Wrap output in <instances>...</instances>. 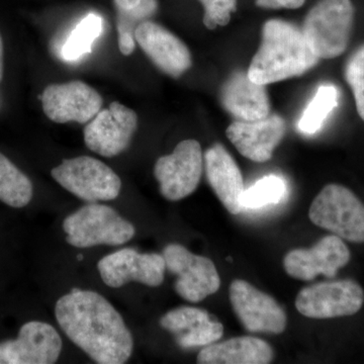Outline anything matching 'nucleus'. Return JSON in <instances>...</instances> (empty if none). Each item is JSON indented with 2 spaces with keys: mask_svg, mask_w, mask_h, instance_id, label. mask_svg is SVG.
I'll return each instance as SVG.
<instances>
[{
  "mask_svg": "<svg viewBox=\"0 0 364 364\" xmlns=\"http://www.w3.org/2000/svg\"><path fill=\"white\" fill-rule=\"evenodd\" d=\"M274 356L272 347L256 337H236L208 345L198 353L200 364H267Z\"/></svg>",
  "mask_w": 364,
  "mask_h": 364,
  "instance_id": "21",
  "label": "nucleus"
},
{
  "mask_svg": "<svg viewBox=\"0 0 364 364\" xmlns=\"http://www.w3.org/2000/svg\"><path fill=\"white\" fill-rule=\"evenodd\" d=\"M286 193V182L282 177L265 176L244 191L242 205L244 208H260L273 205L279 203Z\"/></svg>",
  "mask_w": 364,
  "mask_h": 364,
  "instance_id": "26",
  "label": "nucleus"
},
{
  "mask_svg": "<svg viewBox=\"0 0 364 364\" xmlns=\"http://www.w3.org/2000/svg\"><path fill=\"white\" fill-rule=\"evenodd\" d=\"M309 217L316 226L344 240L364 243V205L343 186H326L313 200Z\"/></svg>",
  "mask_w": 364,
  "mask_h": 364,
  "instance_id": "5",
  "label": "nucleus"
},
{
  "mask_svg": "<svg viewBox=\"0 0 364 364\" xmlns=\"http://www.w3.org/2000/svg\"><path fill=\"white\" fill-rule=\"evenodd\" d=\"M4 41H2L1 35H0V82H1L2 77H4Z\"/></svg>",
  "mask_w": 364,
  "mask_h": 364,
  "instance_id": "30",
  "label": "nucleus"
},
{
  "mask_svg": "<svg viewBox=\"0 0 364 364\" xmlns=\"http://www.w3.org/2000/svg\"><path fill=\"white\" fill-rule=\"evenodd\" d=\"M364 303V291L351 279L320 282L299 291L296 308L311 318L346 317L358 313Z\"/></svg>",
  "mask_w": 364,
  "mask_h": 364,
  "instance_id": "9",
  "label": "nucleus"
},
{
  "mask_svg": "<svg viewBox=\"0 0 364 364\" xmlns=\"http://www.w3.org/2000/svg\"><path fill=\"white\" fill-rule=\"evenodd\" d=\"M62 339L53 326L31 321L21 326L18 338L0 343V364H52L62 351Z\"/></svg>",
  "mask_w": 364,
  "mask_h": 364,
  "instance_id": "14",
  "label": "nucleus"
},
{
  "mask_svg": "<svg viewBox=\"0 0 364 364\" xmlns=\"http://www.w3.org/2000/svg\"><path fill=\"white\" fill-rule=\"evenodd\" d=\"M345 79L353 93L359 117L364 122V44L349 57L345 66Z\"/></svg>",
  "mask_w": 364,
  "mask_h": 364,
  "instance_id": "27",
  "label": "nucleus"
},
{
  "mask_svg": "<svg viewBox=\"0 0 364 364\" xmlns=\"http://www.w3.org/2000/svg\"><path fill=\"white\" fill-rule=\"evenodd\" d=\"M305 2L306 0H256V6L268 9H296Z\"/></svg>",
  "mask_w": 364,
  "mask_h": 364,
  "instance_id": "29",
  "label": "nucleus"
},
{
  "mask_svg": "<svg viewBox=\"0 0 364 364\" xmlns=\"http://www.w3.org/2000/svg\"><path fill=\"white\" fill-rule=\"evenodd\" d=\"M77 259H78V260H82V259H83V256H82V255H81V254H80V255H78V256H77Z\"/></svg>",
  "mask_w": 364,
  "mask_h": 364,
  "instance_id": "31",
  "label": "nucleus"
},
{
  "mask_svg": "<svg viewBox=\"0 0 364 364\" xmlns=\"http://www.w3.org/2000/svg\"><path fill=\"white\" fill-rule=\"evenodd\" d=\"M160 325L176 335V343L184 349L215 343L224 334V326L217 318L195 306L169 311L160 318Z\"/></svg>",
  "mask_w": 364,
  "mask_h": 364,
  "instance_id": "18",
  "label": "nucleus"
},
{
  "mask_svg": "<svg viewBox=\"0 0 364 364\" xmlns=\"http://www.w3.org/2000/svg\"><path fill=\"white\" fill-rule=\"evenodd\" d=\"M97 268L102 282L114 289L131 282L156 287L163 284L166 264L161 254L124 248L100 259Z\"/></svg>",
  "mask_w": 364,
  "mask_h": 364,
  "instance_id": "12",
  "label": "nucleus"
},
{
  "mask_svg": "<svg viewBox=\"0 0 364 364\" xmlns=\"http://www.w3.org/2000/svg\"><path fill=\"white\" fill-rule=\"evenodd\" d=\"M205 9L203 25L208 30L225 26L231 21V14L236 11L237 0H200Z\"/></svg>",
  "mask_w": 364,
  "mask_h": 364,
  "instance_id": "28",
  "label": "nucleus"
},
{
  "mask_svg": "<svg viewBox=\"0 0 364 364\" xmlns=\"http://www.w3.org/2000/svg\"><path fill=\"white\" fill-rule=\"evenodd\" d=\"M162 255L166 269L177 277L174 289L182 299L200 303L219 291L221 279L210 258L191 253L181 244H169Z\"/></svg>",
  "mask_w": 364,
  "mask_h": 364,
  "instance_id": "7",
  "label": "nucleus"
},
{
  "mask_svg": "<svg viewBox=\"0 0 364 364\" xmlns=\"http://www.w3.org/2000/svg\"><path fill=\"white\" fill-rule=\"evenodd\" d=\"M102 32V20L95 14H88L72 30L62 47V57L67 61H75L91 52L95 41Z\"/></svg>",
  "mask_w": 364,
  "mask_h": 364,
  "instance_id": "25",
  "label": "nucleus"
},
{
  "mask_svg": "<svg viewBox=\"0 0 364 364\" xmlns=\"http://www.w3.org/2000/svg\"><path fill=\"white\" fill-rule=\"evenodd\" d=\"M353 21L351 0H320L306 14L301 30L318 59H333L346 51Z\"/></svg>",
  "mask_w": 364,
  "mask_h": 364,
  "instance_id": "4",
  "label": "nucleus"
},
{
  "mask_svg": "<svg viewBox=\"0 0 364 364\" xmlns=\"http://www.w3.org/2000/svg\"><path fill=\"white\" fill-rule=\"evenodd\" d=\"M51 174L62 188L88 203L116 200L121 193L122 181L116 172L93 157L64 160Z\"/></svg>",
  "mask_w": 364,
  "mask_h": 364,
  "instance_id": "6",
  "label": "nucleus"
},
{
  "mask_svg": "<svg viewBox=\"0 0 364 364\" xmlns=\"http://www.w3.org/2000/svg\"><path fill=\"white\" fill-rule=\"evenodd\" d=\"M33 195L31 179L0 153V202L11 208H21L30 203Z\"/></svg>",
  "mask_w": 364,
  "mask_h": 364,
  "instance_id": "23",
  "label": "nucleus"
},
{
  "mask_svg": "<svg viewBox=\"0 0 364 364\" xmlns=\"http://www.w3.org/2000/svg\"><path fill=\"white\" fill-rule=\"evenodd\" d=\"M203 158L200 144L184 140L170 155L155 163L154 176L160 193L170 202H177L195 193L202 178Z\"/></svg>",
  "mask_w": 364,
  "mask_h": 364,
  "instance_id": "8",
  "label": "nucleus"
},
{
  "mask_svg": "<svg viewBox=\"0 0 364 364\" xmlns=\"http://www.w3.org/2000/svg\"><path fill=\"white\" fill-rule=\"evenodd\" d=\"M43 111L57 124L90 122L102 107V97L82 81L48 85L41 95Z\"/></svg>",
  "mask_w": 364,
  "mask_h": 364,
  "instance_id": "13",
  "label": "nucleus"
},
{
  "mask_svg": "<svg viewBox=\"0 0 364 364\" xmlns=\"http://www.w3.org/2000/svg\"><path fill=\"white\" fill-rule=\"evenodd\" d=\"M338 105V90L334 85H321L299 121V130L306 135L317 133L328 116Z\"/></svg>",
  "mask_w": 364,
  "mask_h": 364,
  "instance_id": "24",
  "label": "nucleus"
},
{
  "mask_svg": "<svg viewBox=\"0 0 364 364\" xmlns=\"http://www.w3.org/2000/svg\"><path fill=\"white\" fill-rule=\"evenodd\" d=\"M318 60L301 28L289 21L269 20L263 25L260 47L247 73L254 82L272 85L303 75Z\"/></svg>",
  "mask_w": 364,
  "mask_h": 364,
  "instance_id": "2",
  "label": "nucleus"
},
{
  "mask_svg": "<svg viewBox=\"0 0 364 364\" xmlns=\"http://www.w3.org/2000/svg\"><path fill=\"white\" fill-rule=\"evenodd\" d=\"M229 294L234 313L247 331L282 334L286 330L287 314L269 294L243 279L232 282Z\"/></svg>",
  "mask_w": 364,
  "mask_h": 364,
  "instance_id": "11",
  "label": "nucleus"
},
{
  "mask_svg": "<svg viewBox=\"0 0 364 364\" xmlns=\"http://www.w3.org/2000/svg\"><path fill=\"white\" fill-rule=\"evenodd\" d=\"M135 41L152 63L170 77H181L193 65L188 46L155 21L141 23Z\"/></svg>",
  "mask_w": 364,
  "mask_h": 364,
  "instance_id": "16",
  "label": "nucleus"
},
{
  "mask_svg": "<svg viewBox=\"0 0 364 364\" xmlns=\"http://www.w3.org/2000/svg\"><path fill=\"white\" fill-rule=\"evenodd\" d=\"M55 316L66 336L95 363L122 364L130 359L132 333L121 314L100 294L72 289L57 301Z\"/></svg>",
  "mask_w": 364,
  "mask_h": 364,
  "instance_id": "1",
  "label": "nucleus"
},
{
  "mask_svg": "<svg viewBox=\"0 0 364 364\" xmlns=\"http://www.w3.org/2000/svg\"><path fill=\"white\" fill-rule=\"evenodd\" d=\"M350 251L340 237L329 235L310 249H294L287 254L284 267L287 274L299 280H312L318 274L333 279L348 264Z\"/></svg>",
  "mask_w": 364,
  "mask_h": 364,
  "instance_id": "15",
  "label": "nucleus"
},
{
  "mask_svg": "<svg viewBox=\"0 0 364 364\" xmlns=\"http://www.w3.org/2000/svg\"><path fill=\"white\" fill-rule=\"evenodd\" d=\"M67 243L76 248L119 246L135 236L136 229L109 205L90 203L64 220Z\"/></svg>",
  "mask_w": 364,
  "mask_h": 364,
  "instance_id": "3",
  "label": "nucleus"
},
{
  "mask_svg": "<svg viewBox=\"0 0 364 364\" xmlns=\"http://www.w3.org/2000/svg\"><path fill=\"white\" fill-rule=\"evenodd\" d=\"M117 14L119 49L124 56L135 51L136 28L154 18L159 9L158 0H112Z\"/></svg>",
  "mask_w": 364,
  "mask_h": 364,
  "instance_id": "22",
  "label": "nucleus"
},
{
  "mask_svg": "<svg viewBox=\"0 0 364 364\" xmlns=\"http://www.w3.org/2000/svg\"><path fill=\"white\" fill-rule=\"evenodd\" d=\"M224 109L239 121H256L270 114L269 98L265 85L254 82L247 72L236 71L220 91Z\"/></svg>",
  "mask_w": 364,
  "mask_h": 364,
  "instance_id": "20",
  "label": "nucleus"
},
{
  "mask_svg": "<svg viewBox=\"0 0 364 364\" xmlns=\"http://www.w3.org/2000/svg\"><path fill=\"white\" fill-rule=\"evenodd\" d=\"M138 129V116L126 105L114 102L97 112L85 129L88 149L100 156L114 157L128 149Z\"/></svg>",
  "mask_w": 364,
  "mask_h": 364,
  "instance_id": "10",
  "label": "nucleus"
},
{
  "mask_svg": "<svg viewBox=\"0 0 364 364\" xmlns=\"http://www.w3.org/2000/svg\"><path fill=\"white\" fill-rule=\"evenodd\" d=\"M205 167L208 183L223 205L232 215L243 210L244 181L241 170L222 144L217 143L205 153Z\"/></svg>",
  "mask_w": 364,
  "mask_h": 364,
  "instance_id": "19",
  "label": "nucleus"
},
{
  "mask_svg": "<svg viewBox=\"0 0 364 364\" xmlns=\"http://www.w3.org/2000/svg\"><path fill=\"white\" fill-rule=\"evenodd\" d=\"M287 124L279 114H268L256 121H236L227 129V136L241 155L254 162L272 159L282 142Z\"/></svg>",
  "mask_w": 364,
  "mask_h": 364,
  "instance_id": "17",
  "label": "nucleus"
}]
</instances>
